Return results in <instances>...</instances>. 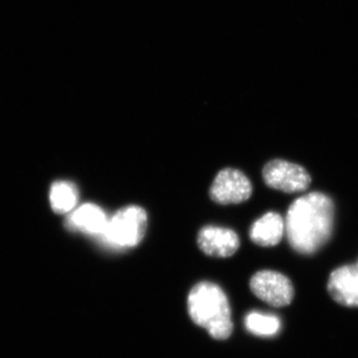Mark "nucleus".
I'll return each instance as SVG.
<instances>
[{
	"label": "nucleus",
	"mask_w": 358,
	"mask_h": 358,
	"mask_svg": "<svg viewBox=\"0 0 358 358\" xmlns=\"http://www.w3.org/2000/svg\"><path fill=\"white\" fill-rule=\"evenodd\" d=\"M334 222L333 200L324 193L312 192L291 204L285 230L294 251L303 255H312L329 241Z\"/></svg>",
	"instance_id": "1"
},
{
	"label": "nucleus",
	"mask_w": 358,
	"mask_h": 358,
	"mask_svg": "<svg viewBox=\"0 0 358 358\" xmlns=\"http://www.w3.org/2000/svg\"><path fill=\"white\" fill-rule=\"evenodd\" d=\"M187 308L194 324L206 329L212 338L224 341L232 334L229 301L214 282L195 285L188 296Z\"/></svg>",
	"instance_id": "2"
},
{
	"label": "nucleus",
	"mask_w": 358,
	"mask_h": 358,
	"mask_svg": "<svg viewBox=\"0 0 358 358\" xmlns=\"http://www.w3.org/2000/svg\"><path fill=\"white\" fill-rule=\"evenodd\" d=\"M147 229V212L138 205H129L115 212L108 220L101 237L114 248H131L143 241Z\"/></svg>",
	"instance_id": "3"
},
{
	"label": "nucleus",
	"mask_w": 358,
	"mask_h": 358,
	"mask_svg": "<svg viewBox=\"0 0 358 358\" xmlns=\"http://www.w3.org/2000/svg\"><path fill=\"white\" fill-rule=\"evenodd\" d=\"M263 178L271 188L287 193L305 192L312 181L303 166L282 159L268 162L264 166Z\"/></svg>",
	"instance_id": "4"
},
{
	"label": "nucleus",
	"mask_w": 358,
	"mask_h": 358,
	"mask_svg": "<svg viewBox=\"0 0 358 358\" xmlns=\"http://www.w3.org/2000/svg\"><path fill=\"white\" fill-rule=\"evenodd\" d=\"M250 288L260 300L275 308L286 307L294 299V287L289 278L275 271L256 273L250 281Z\"/></svg>",
	"instance_id": "5"
},
{
	"label": "nucleus",
	"mask_w": 358,
	"mask_h": 358,
	"mask_svg": "<svg viewBox=\"0 0 358 358\" xmlns=\"http://www.w3.org/2000/svg\"><path fill=\"white\" fill-rule=\"evenodd\" d=\"M253 192L251 181L242 171L222 169L212 183L209 195L218 204H238L247 201Z\"/></svg>",
	"instance_id": "6"
},
{
	"label": "nucleus",
	"mask_w": 358,
	"mask_h": 358,
	"mask_svg": "<svg viewBox=\"0 0 358 358\" xmlns=\"http://www.w3.org/2000/svg\"><path fill=\"white\" fill-rule=\"evenodd\" d=\"M197 244L206 255L227 258L236 253L240 239L236 232L228 228L205 226L199 231Z\"/></svg>",
	"instance_id": "7"
},
{
	"label": "nucleus",
	"mask_w": 358,
	"mask_h": 358,
	"mask_svg": "<svg viewBox=\"0 0 358 358\" xmlns=\"http://www.w3.org/2000/svg\"><path fill=\"white\" fill-rule=\"evenodd\" d=\"M327 291L339 305L358 308V261L336 268L329 275Z\"/></svg>",
	"instance_id": "8"
},
{
	"label": "nucleus",
	"mask_w": 358,
	"mask_h": 358,
	"mask_svg": "<svg viewBox=\"0 0 358 358\" xmlns=\"http://www.w3.org/2000/svg\"><path fill=\"white\" fill-rule=\"evenodd\" d=\"M285 232V222L277 212H268L253 223L250 238L261 247H273L281 242Z\"/></svg>",
	"instance_id": "9"
},
{
	"label": "nucleus",
	"mask_w": 358,
	"mask_h": 358,
	"mask_svg": "<svg viewBox=\"0 0 358 358\" xmlns=\"http://www.w3.org/2000/svg\"><path fill=\"white\" fill-rule=\"evenodd\" d=\"M107 215L98 205L87 203L73 212L69 223L75 229L91 235H102L108 223Z\"/></svg>",
	"instance_id": "10"
},
{
	"label": "nucleus",
	"mask_w": 358,
	"mask_h": 358,
	"mask_svg": "<svg viewBox=\"0 0 358 358\" xmlns=\"http://www.w3.org/2000/svg\"><path fill=\"white\" fill-rule=\"evenodd\" d=\"M78 192L69 182H57L51 188L50 202L52 208L57 213H67L76 206Z\"/></svg>",
	"instance_id": "11"
},
{
	"label": "nucleus",
	"mask_w": 358,
	"mask_h": 358,
	"mask_svg": "<svg viewBox=\"0 0 358 358\" xmlns=\"http://www.w3.org/2000/svg\"><path fill=\"white\" fill-rule=\"evenodd\" d=\"M245 326L255 336H272L279 333L281 322L275 315L252 312L247 315Z\"/></svg>",
	"instance_id": "12"
}]
</instances>
